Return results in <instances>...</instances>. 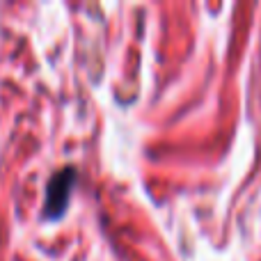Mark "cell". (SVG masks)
I'll return each instance as SVG.
<instances>
[{
	"label": "cell",
	"instance_id": "6da1fadb",
	"mask_svg": "<svg viewBox=\"0 0 261 261\" xmlns=\"http://www.w3.org/2000/svg\"><path fill=\"white\" fill-rule=\"evenodd\" d=\"M78 170L71 165L58 170L46 184V199H44V218L46 220H60L69 208V197L76 186Z\"/></svg>",
	"mask_w": 261,
	"mask_h": 261
}]
</instances>
